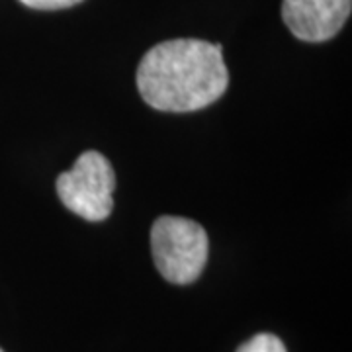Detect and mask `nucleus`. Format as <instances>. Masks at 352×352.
Segmentation results:
<instances>
[{
  "label": "nucleus",
  "mask_w": 352,
  "mask_h": 352,
  "mask_svg": "<svg viewBox=\"0 0 352 352\" xmlns=\"http://www.w3.org/2000/svg\"><path fill=\"white\" fill-rule=\"evenodd\" d=\"M219 43L168 39L147 51L138 67L141 98L159 112H196L223 96L229 85Z\"/></svg>",
  "instance_id": "nucleus-1"
},
{
  "label": "nucleus",
  "mask_w": 352,
  "mask_h": 352,
  "mask_svg": "<svg viewBox=\"0 0 352 352\" xmlns=\"http://www.w3.org/2000/svg\"><path fill=\"white\" fill-rule=\"evenodd\" d=\"M153 263L164 280L186 286L208 263V233L188 217L163 215L151 227Z\"/></svg>",
  "instance_id": "nucleus-2"
},
{
  "label": "nucleus",
  "mask_w": 352,
  "mask_h": 352,
  "mask_svg": "<svg viewBox=\"0 0 352 352\" xmlns=\"http://www.w3.org/2000/svg\"><path fill=\"white\" fill-rule=\"evenodd\" d=\"M116 175L98 151H85L69 173L57 178V194L67 210L87 221H104L113 210Z\"/></svg>",
  "instance_id": "nucleus-3"
},
{
  "label": "nucleus",
  "mask_w": 352,
  "mask_h": 352,
  "mask_svg": "<svg viewBox=\"0 0 352 352\" xmlns=\"http://www.w3.org/2000/svg\"><path fill=\"white\" fill-rule=\"evenodd\" d=\"M352 0H282V18L302 41L321 43L335 38L349 20Z\"/></svg>",
  "instance_id": "nucleus-4"
},
{
  "label": "nucleus",
  "mask_w": 352,
  "mask_h": 352,
  "mask_svg": "<svg viewBox=\"0 0 352 352\" xmlns=\"http://www.w3.org/2000/svg\"><path fill=\"white\" fill-rule=\"evenodd\" d=\"M237 352H288L284 342L272 333H258L247 342H243Z\"/></svg>",
  "instance_id": "nucleus-5"
},
{
  "label": "nucleus",
  "mask_w": 352,
  "mask_h": 352,
  "mask_svg": "<svg viewBox=\"0 0 352 352\" xmlns=\"http://www.w3.org/2000/svg\"><path fill=\"white\" fill-rule=\"evenodd\" d=\"M20 2L34 10H61V8H71L82 0H20Z\"/></svg>",
  "instance_id": "nucleus-6"
},
{
  "label": "nucleus",
  "mask_w": 352,
  "mask_h": 352,
  "mask_svg": "<svg viewBox=\"0 0 352 352\" xmlns=\"http://www.w3.org/2000/svg\"><path fill=\"white\" fill-rule=\"evenodd\" d=\"M0 352H4V351H2V349H0Z\"/></svg>",
  "instance_id": "nucleus-7"
}]
</instances>
